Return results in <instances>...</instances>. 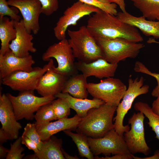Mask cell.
<instances>
[{"mask_svg":"<svg viewBox=\"0 0 159 159\" xmlns=\"http://www.w3.org/2000/svg\"><path fill=\"white\" fill-rule=\"evenodd\" d=\"M136 111L142 112L148 120L147 122L156 134L155 138L159 140V115L154 113L147 103L139 101L136 102L134 106Z\"/></svg>","mask_w":159,"mask_h":159,"instance_id":"27","label":"cell"},{"mask_svg":"<svg viewBox=\"0 0 159 159\" xmlns=\"http://www.w3.org/2000/svg\"><path fill=\"white\" fill-rule=\"evenodd\" d=\"M22 138L20 137L16 139L13 143L10 144V148L6 159H21L24 155L22 154L24 150V148L21 146Z\"/></svg>","mask_w":159,"mask_h":159,"instance_id":"33","label":"cell"},{"mask_svg":"<svg viewBox=\"0 0 159 159\" xmlns=\"http://www.w3.org/2000/svg\"><path fill=\"white\" fill-rule=\"evenodd\" d=\"M22 143L25 145L29 149L32 150L34 153H37L39 150L37 144L34 141L25 136L22 135Z\"/></svg>","mask_w":159,"mask_h":159,"instance_id":"36","label":"cell"},{"mask_svg":"<svg viewBox=\"0 0 159 159\" xmlns=\"http://www.w3.org/2000/svg\"><path fill=\"white\" fill-rule=\"evenodd\" d=\"M148 43H156L159 44V42L156 41L155 39L153 38H150L147 41Z\"/></svg>","mask_w":159,"mask_h":159,"instance_id":"44","label":"cell"},{"mask_svg":"<svg viewBox=\"0 0 159 159\" xmlns=\"http://www.w3.org/2000/svg\"><path fill=\"white\" fill-rule=\"evenodd\" d=\"M71 130H65L64 133L71 138L76 145L80 156L88 159L94 158V155L90 150L88 140V137L80 132L74 133Z\"/></svg>","mask_w":159,"mask_h":159,"instance_id":"26","label":"cell"},{"mask_svg":"<svg viewBox=\"0 0 159 159\" xmlns=\"http://www.w3.org/2000/svg\"><path fill=\"white\" fill-rule=\"evenodd\" d=\"M54 96L65 101L70 108L74 110L77 114L81 118L85 117L91 109L98 107L105 103L103 101L95 98L90 100L75 98L67 93L60 92Z\"/></svg>","mask_w":159,"mask_h":159,"instance_id":"21","label":"cell"},{"mask_svg":"<svg viewBox=\"0 0 159 159\" xmlns=\"http://www.w3.org/2000/svg\"><path fill=\"white\" fill-rule=\"evenodd\" d=\"M95 38L100 49L102 58L112 64H118L127 58H136L145 46L143 44L121 38Z\"/></svg>","mask_w":159,"mask_h":159,"instance_id":"4","label":"cell"},{"mask_svg":"<svg viewBox=\"0 0 159 159\" xmlns=\"http://www.w3.org/2000/svg\"><path fill=\"white\" fill-rule=\"evenodd\" d=\"M39 152L34 153L37 159H64L61 148L62 140L53 135L43 141Z\"/></svg>","mask_w":159,"mask_h":159,"instance_id":"23","label":"cell"},{"mask_svg":"<svg viewBox=\"0 0 159 159\" xmlns=\"http://www.w3.org/2000/svg\"><path fill=\"white\" fill-rule=\"evenodd\" d=\"M11 136L1 127L0 129V145H2L9 140H12Z\"/></svg>","mask_w":159,"mask_h":159,"instance_id":"39","label":"cell"},{"mask_svg":"<svg viewBox=\"0 0 159 159\" xmlns=\"http://www.w3.org/2000/svg\"><path fill=\"white\" fill-rule=\"evenodd\" d=\"M82 118L77 114L70 118L58 119L52 122H48L36 126L37 130L42 140L48 139L54 134L62 131L76 130Z\"/></svg>","mask_w":159,"mask_h":159,"instance_id":"19","label":"cell"},{"mask_svg":"<svg viewBox=\"0 0 159 159\" xmlns=\"http://www.w3.org/2000/svg\"><path fill=\"white\" fill-rule=\"evenodd\" d=\"M115 16L100 9L89 17L86 26L95 38H121L136 43L143 40L137 28Z\"/></svg>","mask_w":159,"mask_h":159,"instance_id":"1","label":"cell"},{"mask_svg":"<svg viewBox=\"0 0 159 159\" xmlns=\"http://www.w3.org/2000/svg\"><path fill=\"white\" fill-rule=\"evenodd\" d=\"M16 31L14 20H10L7 16L0 17V55H3L10 50L9 42L16 37Z\"/></svg>","mask_w":159,"mask_h":159,"instance_id":"24","label":"cell"},{"mask_svg":"<svg viewBox=\"0 0 159 159\" xmlns=\"http://www.w3.org/2000/svg\"><path fill=\"white\" fill-rule=\"evenodd\" d=\"M134 69L135 72L146 74L156 79L157 85L153 90L151 94L152 96L157 97L159 94V73L152 72L143 63L139 61L135 62Z\"/></svg>","mask_w":159,"mask_h":159,"instance_id":"30","label":"cell"},{"mask_svg":"<svg viewBox=\"0 0 159 159\" xmlns=\"http://www.w3.org/2000/svg\"><path fill=\"white\" fill-rule=\"evenodd\" d=\"M100 9L80 1L68 7L64 11L54 28L55 37L59 40L66 38V32L69 26H75L83 17L96 13Z\"/></svg>","mask_w":159,"mask_h":159,"instance_id":"11","label":"cell"},{"mask_svg":"<svg viewBox=\"0 0 159 159\" xmlns=\"http://www.w3.org/2000/svg\"><path fill=\"white\" fill-rule=\"evenodd\" d=\"M96 159H133L131 154L129 155L116 154L112 156H106L105 157H99L98 156L94 157Z\"/></svg>","mask_w":159,"mask_h":159,"instance_id":"38","label":"cell"},{"mask_svg":"<svg viewBox=\"0 0 159 159\" xmlns=\"http://www.w3.org/2000/svg\"><path fill=\"white\" fill-rule=\"evenodd\" d=\"M26 158H28V159H37L36 157V155L34 154H32L29 155L27 156L26 157Z\"/></svg>","mask_w":159,"mask_h":159,"instance_id":"45","label":"cell"},{"mask_svg":"<svg viewBox=\"0 0 159 159\" xmlns=\"http://www.w3.org/2000/svg\"><path fill=\"white\" fill-rule=\"evenodd\" d=\"M69 44L75 58L86 63L102 58L100 48L95 38L86 26H82L77 30H68Z\"/></svg>","mask_w":159,"mask_h":159,"instance_id":"3","label":"cell"},{"mask_svg":"<svg viewBox=\"0 0 159 159\" xmlns=\"http://www.w3.org/2000/svg\"><path fill=\"white\" fill-rule=\"evenodd\" d=\"M87 83V78L82 74L73 75L66 81L61 92L68 93L77 98H87L88 93Z\"/></svg>","mask_w":159,"mask_h":159,"instance_id":"22","label":"cell"},{"mask_svg":"<svg viewBox=\"0 0 159 159\" xmlns=\"http://www.w3.org/2000/svg\"><path fill=\"white\" fill-rule=\"evenodd\" d=\"M144 114L139 112L134 113L128 119L131 125L130 129L123 135L124 139L128 148L132 154L142 153L145 155L150 153V148L147 145L145 137Z\"/></svg>","mask_w":159,"mask_h":159,"instance_id":"10","label":"cell"},{"mask_svg":"<svg viewBox=\"0 0 159 159\" xmlns=\"http://www.w3.org/2000/svg\"><path fill=\"white\" fill-rule=\"evenodd\" d=\"M36 112L34 118L36 126L57 120L53 110L51 103L42 105Z\"/></svg>","mask_w":159,"mask_h":159,"instance_id":"28","label":"cell"},{"mask_svg":"<svg viewBox=\"0 0 159 159\" xmlns=\"http://www.w3.org/2000/svg\"><path fill=\"white\" fill-rule=\"evenodd\" d=\"M35 63L31 55L24 57H17L10 50L4 55H0V80L16 71H31Z\"/></svg>","mask_w":159,"mask_h":159,"instance_id":"15","label":"cell"},{"mask_svg":"<svg viewBox=\"0 0 159 159\" xmlns=\"http://www.w3.org/2000/svg\"><path fill=\"white\" fill-rule=\"evenodd\" d=\"M61 150L62 153L63 155V156L66 159H79V158L77 156H74L70 155L67 153L62 148Z\"/></svg>","mask_w":159,"mask_h":159,"instance_id":"43","label":"cell"},{"mask_svg":"<svg viewBox=\"0 0 159 159\" xmlns=\"http://www.w3.org/2000/svg\"><path fill=\"white\" fill-rule=\"evenodd\" d=\"M14 27L16 31V37L9 45L10 49L14 54L24 57L30 55L29 52H35L37 50L32 42L33 36L26 30L23 19L19 21H14Z\"/></svg>","mask_w":159,"mask_h":159,"instance_id":"14","label":"cell"},{"mask_svg":"<svg viewBox=\"0 0 159 159\" xmlns=\"http://www.w3.org/2000/svg\"><path fill=\"white\" fill-rule=\"evenodd\" d=\"M19 12V10L17 8L14 6L9 7L6 0H0V17L7 16L10 17L11 19L19 21L21 18L18 14Z\"/></svg>","mask_w":159,"mask_h":159,"instance_id":"31","label":"cell"},{"mask_svg":"<svg viewBox=\"0 0 159 159\" xmlns=\"http://www.w3.org/2000/svg\"><path fill=\"white\" fill-rule=\"evenodd\" d=\"M117 107L105 103L91 109L82 118L76 129L77 132L93 138L103 137L114 129L113 119Z\"/></svg>","mask_w":159,"mask_h":159,"instance_id":"2","label":"cell"},{"mask_svg":"<svg viewBox=\"0 0 159 159\" xmlns=\"http://www.w3.org/2000/svg\"><path fill=\"white\" fill-rule=\"evenodd\" d=\"M42 5V13L49 16L57 11L59 8L58 0H39Z\"/></svg>","mask_w":159,"mask_h":159,"instance_id":"35","label":"cell"},{"mask_svg":"<svg viewBox=\"0 0 159 159\" xmlns=\"http://www.w3.org/2000/svg\"><path fill=\"white\" fill-rule=\"evenodd\" d=\"M43 67H34L30 72L18 70L14 71L1 80L2 84L12 90L20 92L36 90L39 81L50 68L53 67L54 61L51 59Z\"/></svg>","mask_w":159,"mask_h":159,"instance_id":"9","label":"cell"},{"mask_svg":"<svg viewBox=\"0 0 159 159\" xmlns=\"http://www.w3.org/2000/svg\"><path fill=\"white\" fill-rule=\"evenodd\" d=\"M34 142L37 145L39 150L41 148L43 141L41 139L34 123H28L24 128L22 134Z\"/></svg>","mask_w":159,"mask_h":159,"instance_id":"32","label":"cell"},{"mask_svg":"<svg viewBox=\"0 0 159 159\" xmlns=\"http://www.w3.org/2000/svg\"><path fill=\"white\" fill-rule=\"evenodd\" d=\"M131 155L133 159H159V150H155L153 155L146 157L141 158L135 156L131 154Z\"/></svg>","mask_w":159,"mask_h":159,"instance_id":"41","label":"cell"},{"mask_svg":"<svg viewBox=\"0 0 159 159\" xmlns=\"http://www.w3.org/2000/svg\"><path fill=\"white\" fill-rule=\"evenodd\" d=\"M88 92L93 97L117 107L122 99L127 88L120 79L107 78L98 83H88Z\"/></svg>","mask_w":159,"mask_h":159,"instance_id":"8","label":"cell"},{"mask_svg":"<svg viewBox=\"0 0 159 159\" xmlns=\"http://www.w3.org/2000/svg\"><path fill=\"white\" fill-rule=\"evenodd\" d=\"M52 108L57 120L67 118L70 114V109L68 104L63 99L58 98L51 102Z\"/></svg>","mask_w":159,"mask_h":159,"instance_id":"29","label":"cell"},{"mask_svg":"<svg viewBox=\"0 0 159 159\" xmlns=\"http://www.w3.org/2000/svg\"><path fill=\"white\" fill-rule=\"evenodd\" d=\"M9 6L17 8L23 17L24 25L29 33L34 34L39 32L40 15L42 13V5L39 0H8Z\"/></svg>","mask_w":159,"mask_h":159,"instance_id":"13","label":"cell"},{"mask_svg":"<svg viewBox=\"0 0 159 159\" xmlns=\"http://www.w3.org/2000/svg\"><path fill=\"white\" fill-rule=\"evenodd\" d=\"M75 64L78 70L86 78L93 76L100 79L114 77L118 66V64L110 63L102 58L90 63L78 61Z\"/></svg>","mask_w":159,"mask_h":159,"instance_id":"18","label":"cell"},{"mask_svg":"<svg viewBox=\"0 0 159 159\" xmlns=\"http://www.w3.org/2000/svg\"><path fill=\"white\" fill-rule=\"evenodd\" d=\"M33 90L20 91L16 96L8 93L7 95L12 104L17 120L25 118L32 120L34 113L42 105L50 103L56 97L54 96L38 97Z\"/></svg>","mask_w":159,"mask_h":159,"instance_id":"6","label":"cell"},{"mask_svg":"<svg viewBox=\"0 0 159 159\" xmlns=\"http://www.w3.org/2000/svg\"><path fill=\"white\" fill-rule=\"evenodd\" d=\"M88 142L92 153L95 156L104 154H130L123 136L118 134L113 129L103 137L93 138L88 137Z\"/></svg>","mask_w":159,"mask_h":159,"instance_id":"12","label":"cell"},{"mask_svg":"<svg viewBox=\"0 0 159 159\" xmlns=\"http://www.w3.org/2000/svg\"><path fill=\"white\" fill-rule=\"evenodd\" d=\"M106 4L115 3L117 5L122 12L126 11L125 0H97Z\"/></svg>","mask_w":159,"mask_h":159,"instance_id":"37","label":"cell"},{"mask_svg":"<svg viewBox=\"0 0 159 159\" xmlns=\"http://www.w3.org/2000/svg\"><path fill=\"white\" fill-rule=\"evenodd\" d=\"M147 19L155 21L159 18V0H130Z\"/></svg>","mask_w":159,"mask_h":159,"instance_id":"25","label":"cell"},{"mask_svg":"<svg viewBox=\"0 0 159 159\" xmlns=\"http://www.w3.org/2000/svg\"><path fill=\"white\" fill-rule=\"evenodd\" d=\"M116 16L122 22L138 28L145 35L159 38V20H147L143 16H135L127 11L119 12Z\"/></svg>","mask_w":159,"mask_h":159,"instance_id":"20","label":"cell"},{"mask_svg":"<svg viewBox=\"0 0 159 159\" xmlns=\"http://www.w3.org/2000/svg\"><path fill=\"white\" fill-rule=\"evenodd\" d=\"M9 150L4 147L2 145H0V159L6 158Z\"/></svg>","mask_w":159,"mask_h":159,"instance_id":"42","label":"cell"},{"mask_svg":"<svg viewBox=\"0 0 159 159\" xmlns=\"http://www.w3.org/2000/svg\"><path fill=\"white\" fill-rule=\"evenodd\" d=\"M68 77L57 72L53 67L40 78L36 90L42 97L54 96L62 92Z\"/></svg>","mask_w":159,"mask_h":159,"instance_id":"17","label":"cell"},{"mask_svg":"<svg viewBox=\"0 0 159 159\" xmlns=\"http://www.w3.org/2000/svg\"><path fill=\"white\" fill-rule=\"evenodd\" d=\"M0 121L1 128L12 140L18 138L19 130L22 126L17 122L12 104L7 94L0 93Z\"/></svg>","mask_w":159,"mask_h":159,"instance_id":"16","label":"cell"},{"mask_svg":"<svg viewBox=\"0 0 159 159\" xmlns=\"http://www.w3.org/2000/svg\"><path fill=\"white\" fill-rule=\"evenodd\" d=\"M87 4L95 6L112 15L116 16L118 13L117 5L115 3L106 4L97 0H78Z\"/></svg>","mask_w":159,"mask_h":159,"instance_id":"34","label":"cell"},{"mask_svg":"<svg viewBox=\"0 0 159 159\" xmlns=\"http://www.w3.org/2000/svg\"><path fill=\"white\" fill-rule=\"evenodd\" d=\"M152 104L151 109L153 111L159 115V94Z\"/></svg>","mask_w":159,"mask_h":159,"instance_id":"40","label":"cell"},{"mask_svg":"<svg viewBox=\"0 0 159 159\" xmlns=\"http://www.w3.org/2000/svg\"><path fill=\"white\" fill-rule=\"evenodd\" d=\"M52 58L56 60L58 66L53 67L57 72L69 77L77 74L74 57L68 40L66 38L49 46L43 53L42 58L44 61H49Z\"/></svg>","mask_w":159,"mask_h":159,"instance_id":"7","label":"cell"},{"mask_svg":"<svg viewBox=\"0 0 159 159\" xmlns=\"http://www.w3.org/2000/svg\"><path fill=\"white\" fill-rule=\"evenodd\" d=\"M157 20H159V18Z\"/></svg>","mask_w":159,"mask_h":159,"instance_id":"46","label":"cell"},{"mask_svg":"<svg viewBox=\"0 0 159 159\" xmlns=\"http://www.w3.org/2000/svg\"><path fill=\"white\" fill-rule=\"evenodd\" d=\"M144 78L142 76L134 79L131 78L128 79V88L122 101L117 107L116 115L114 119V129L121 135L123 136L124 133L130 129L128 125H123V121L125 115L131 108L134 100L138 96L146 94L149 91V86L144 85Z\"/></svg>","mask_w":159,"mask_h":159,"instance_id":"5","label":"cell"}]
</instances>
